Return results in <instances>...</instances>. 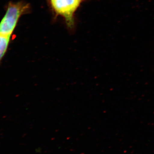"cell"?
<instances>
[{
    "mask_svg": "<svg viewBox=\"0 0 154 154\" xmlns=\"http://www.w3.org/2000/svg\"><path fill=\"white\" fill-rule=\"evenodd\" d=\"M30 10L29 5L20 2L9 3L5 14L0 22V34L11 36L19 18Z\"/></svg>",
    "mask_w": 154,
    "mask_h": 154,
    "instance_id": "cell-1",
    "label": "cell"
},
{
    "mask_svg": "<svg viewBox=\"0 0 154 154\" xmlns=\"http://www.w3.org/2000/svg\"><path fill=\"white\" fill-rule=\"evenodd\" d=\"M82 0H50L53 8L58 15L63 17L69 26L73 24L75 12Z\"/></svg>",
    "mask_w": 154,
    "mask_h": 154,
    "instance_id": "cell-2",
    "label": "cell"
},
{
    "mask_svg": "<svg viewBox=\"0 0 154 154\" xmlns=\"http://www.w3.org/2000/svg\"><path fill=\"white\" fill-rule=\"evenodd\" d=\"M11 36L0 34V63L5 55L8 48Z\"/></svg>",
    "mask_w": 154,
    "mask_h": 154,
    "instance_id": "cell-3",
    "label": "cell"
}]
</instances>
